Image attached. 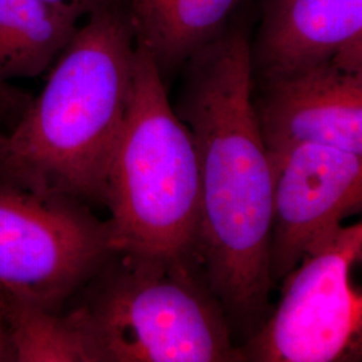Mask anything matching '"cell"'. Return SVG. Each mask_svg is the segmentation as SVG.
I'll use <instances>...</instances> for the list:
<instances>
[{"label":"cell","mask_w":362,"mask_h":362,"mask_svg":"<svg viewBox=\"0 0 362 362\" xmlns=\"http://www.w3.org/2000/svg\"><path fill=\"white\" fill-rule=\"evenodd\" d=\"M4 298L13 361L101 362L93 337L74 306L64 313L7 291Z\"/></svg>","instance_id":"7c38bea8"},{"label":"cell","mask_w":362,"mask_h":362,"mask_svg":"<svg viewBox=\"0 0 362 362\" xmlns=\"http://www.w3.org/2000/svg\"><path fill=\"white\" fill-rule=\"evenodd\" d=\"M86 13L47 0H0V79L34 78L65 50Z\"/></svg>","instance_id":"8fae6325"},{"label":"cell","mask_w":362,"mask_h":362,"mask_svg":"<svg viewBox=\"0 0 362 362\" xmlns=\"http://www.w3.org/2000/svg\"><path fill=\"white\" fill-rule=\"evenodd\" d=\"M89 15L55 59L38 97L0 136V179L93 207L105 204L137 40L129 11L113 0Z\"/></svg>","instance_id":"7a4b0ae2"},{"label":"cell","mask_w":362,"mask_h":362,"mask_svg":"<svg viewBox=\"0 0 362 362\" xmlns=\"http://www.w3.org/2000/svg\"><path fill=\"white\" fill-rule=\"evenodd\" d=\"M4 361H13V353L6 321V298L4 291L0 288V362Z\"/></svg>","instance_id":"4fadbf2b"},{"label":"cell","mask_w":362,"mask_h":362,"mask_svg":"<svg viewBox=\"0 0 362 362\" xmlns=\"http://www.w3.org/2000/svg\"><path fill=\"white\" fill-rule=\"evenodd\" d=\"M104 207L113 250L196 260L200 167L165 78L137 43L129 105L109 163Z\"/></svg>","instance_id":"3957f363"},{"label":"cell","mask_w":362,"mask_h":362,"mask_svg":"<svg viewBox=\"0 0 362 362\" xmlns=\"http://www.w3.org/2000/svg\"><path fill=\"white\" fill-rule=\"evenodd\" d=\"M47 1L54 4H61V6H74L83 10L86 13H90L95 8L109 3L110 0H47Z\"/></svg>","instance_id":"2e32d148"},{"label":"cell","mask_w":362,"mask_h":362,"mask_svg":"<svg viewBox=\"0 0 362 362\" xmlns=\"http://www.w3.org/2000/svg\"><path fill=\"white\" fill-rule=\"evenodd\" d=\"M279 284L239 361H362V220L327 233Z\"/></svg>","instance_id":"5b68a950"},{"label":"cell","mask_w":362,"mask_h":362,"mask_svg":"<svg viewBox=\"0 0 362 362\" xmlns=\"http://www.w3.org/2000/svg\"><path fill=\"white\" fill-rule=\"evenodd\" d=\"M22 100L18 97L15 91L11 90L7 82L0 79V112H8L15 107H19Z\"/></svg>","instance_id":"9a60e30c"},{"label":"cell","mask_w":362,"mask_h":362,"mask_svg":"<svg viewBox=\"0 0 362 362\" xmlns=\"http://www.w3.org/2000/svg\"><path fill=\"white\" fill-rule=\"evenodd\" d=\"M184 67L175 110L199 156L196 260L239 346L270 313L274 286L272 165L255 106L246 26L230 23Z\"/></svg>","instance_id":"6da1fadb"},{"label":"cell","mask_w":362,"mask_h":362,"mask_svg":"<svg viewBox=\"0 0 362 362\" xmlns=\"http://www.w3.org/2000/svg\"><path fill=\"white\" fill-rule=\"evenodd\" d=\"M259 124L267 149L320 144L362 153V69L330 58L255 78Z\"/></svg>","instance_id":"ba28073f"},{"label":"cell","mask_w":362,"mask_h":362,"mask_svg":"<svg viewBox=\"0 0 362 362\" xmlns=\"http://www.w3.org/2000/svg\"><path fill=\"white\" fill-rule=\"evenodd\" d=\"M113 252L107 220L89 206L0 179L1 290L62 310Z\"/></svg>","instance_id":"8992f818"},{"label":"cell","mask_w":362,"mask_h":362,"mask_svg":"<svg viewBox=\"0 0 362 362\" xmlns=\"http://www.w3.org/2000/svg\"><path fill=\"white\" fill-rule=\"evenodd\" d=\"M260 7L255 78L330 59L362 38V0H260Z\"/></svg>","instance_id":"9c48e42d"},{"label":"cell","mask_w":362,"mask_h":362,"mask_svg":"<svg viewBox=\"0 0 362 362\" xmlns=\"http://www.w3.org/2000/svg\"><path fill=\"white\" fill-rule=\"evenodd\" d=\"M337 62L344 65L354 66L362 69V38L350 45L345 50L338 52L336 57H333Z\"/></svg>","instance_id":"5bb4252c"},{"label":"cell","mask_w":362,"mask_h":362,"mask_svg":"<svg viewBox=\"0 0 362 362\" xmlns=\"http://www.w3.org/2000/svg\"><path fill=\"white\" fill-rule=\"evenodd\" d=\"M82 290L101 362L239 361L227 314L199 266L113 252Z\"/></svg>","instance_id":"277c9868"},{"label":"cell","mask_w":362,"mask_h":362,"mask_svg":"<svg viewBox=\"0 0 362 362\" xmlns=\"http://www.w3.org/2000/svg\"><path fill=\"white\" fill-rule=\"evenodd\" d=\"M267 152L274 191L270 272L276 285L324 236L362 215V153L320 144Z\"/></svg>","instance_id":"52a82bcc"},{"label":"cell","mask_w":362,"mask_h":362,"mask_svg":"<svg viewBox=\"0 0 362 362\" xmlns=\"http://www.w3.org/2000/svg\"><path fill=\"white\" fill-rule=\"evenodd\" d=\"M243 0H132L134 35L163 77L184 67L230 25Z\"/></svg>","instance_id":"30bf717a"}]
</instances>
